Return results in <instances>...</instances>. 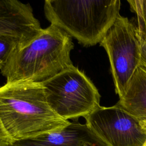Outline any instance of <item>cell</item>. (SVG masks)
<instances>
[{
  "label": "cell",
  "instance_id": "cell-1",
  "mask_svg": "<svg viewBox=\"0 0 146 146\" xmlns=\"http://www.w3.org/2000/svg\"><path fill=\"white\" fill-rule=\"evenodd\" d=\"M0 120L14 141L58 131L70 121L48 105L40 83H6L0 87Z\"/></svg>",
  "mask_w": 146,
  "mask_h": 146
},
{
  "label": "cell",
  "instance_id": "cell-2",
  "mask_svg": "<svg viewBox=\"0 0 146 146\" xmlns=\"http://www.w3.org/2000/svg\"><path fill=\"white\" fill-rule=\"evenodd\" d=\"M74 46L70 35L50 25L26 46H18L1 73L7 83H41L73 65L70 53Z\"/></svg>",
  "mask_w": 146,
  "mask_h": 146
},
{
  "label": "cell",
  "instance_id": "cell-3",
  "mask_svg": "<svg viewBox=\"0 0 146 146\" xmlns=\"http://www.w3.org/2000/svg\"><path fill=\"white\" fill-rule=\"evenodd\" d=\"M120 0H46L44 13L51 25L83 46L100 43L119 16Z\"/></svg>",
  "mask_w": 146,
  "mask_h": 146
},
{
  "label": "cell",
  "instance_id": "cell-4",
  "mask_svg": "<svg viewBox=\"0 0 146 146\" xmlns=\"http://www.w3.org/2000/svg\"><path fill=\"white\" fill-rule=\"evenodd\" d=\"M41 83L50 107L66 120H78L100 106L97 88L74 65Z\"/></svg>",
  "mask_w": 146,
  "mask_h": 146
},
{
  "label": "cell",
  "instance_id": "cell-5",
  "mask_svg": "<svg viewBox=\"0 0 146 146\" xmlns=\"http://www.w3.org/2000/svg\"><path fill=\"white\" fill-rule=\"evenodd\" d=\"M100 44L107 54L115 92L120 98L140 66L141 51L137 26L119 14Z\"/></svg>",
  "mask_w": 146,
  "mask_h": 146
},
{
  "label": "cell",
  "instance_id": "cell-6",
  "mask_svg": "<svg viewBox=\"0 0 146 146\" xmlns=\"http://www.w3.org/2000/svg\"><path fill=\"white\" fill-rule=\"evenodd\" d=\"M86 124L108 146H146V123L119 105L100 106Z\"/></svg>",
  "mask_w": 146,
  "mask_h": 146
},
{
  "label": "cell",
  "instance_id": "cell-7",
  "mask_svg": "<svg viewBox=\"0 0 146 146\" xmlns=\"http://www.w3.org/2000/svg\"><path fill=\"white\" fill-rule=\"evenodd\" d=\"M31 6L17 0H0V36L17 39L19 47L33 40L42 31Z\"/></svg>",
  "mask_w": 146,
  "mask_h": 146
},
{
  "label": "cell",
  "instance_id": "cell-8",
  "mask_svg": "<svg viewBox=\"0 0 146 146\" xmlns=\"http://www.w3.org/2000/svg\"><path fill=\"white\" fill-rule=\"evenodd\" d=\"M12 146H108L86 123L78 120L64 128L32 139L14 141Z\"/></svg>",
  "mask_w": 146,
  "mask_h": 146
},
{
  "label": "cell",
  "instance_id": "cell-9",
  "mask_svg": "<svg viewBox=\"0 0 146 146\" xmlns=\"http://www.w3.org/2000/svg\"><path fill=\"white\" fill-rule=\"evenodd\" d=\"M123 110L146 123V69L140 66L124 94L116 103Z\"/></svg>",
  "mask_w": 146,
  "mask_h": 146
},
{
  "label": "cell",
  "instance_id": "cell-10",
  "mask_svg": "<svg viewBox=\"0 0 146 146\" xmlns=\"http://www.w3.org/2000/svg\"><path fill=\"white\" fill-rule=\"evenodd\" d=\"M131 10L136 17L139 35L146 40V0L127 1Z\"/></svg>",
  "mask_w": 146,
  "mask_h": 146
},
{
  "label": "cell",
  "instance_id": "cell-11",
  "mask_svg": "<svg viewBox=\"0 0 146 146\" xmlns=\"http://www.w3.org/2000/svg\"><path fill=\"white\" fill-rule=\"evenodd\" d=\"M19 46L18 41L10 36H0V70L7 62L14 50Z\"/></svg>",
  "mask_w": 146,
  "mask_h": 146
},
{
  "label": "cell",
  "instance_id": "cell-12",
  "mask_svg": "<svg viewBox=\"0 0 146 146\" xmlns=\"http://www.w3.org/2000/svg\"><path fill=\"white\" fill-rule=\"evenodd\" d=\"M13 141L10 137L0 120V146H12Z\"/></svg>",
  "mask_w": 146,
  "mask_h": 146
},
{
  "label": "cell",
  "instance_id": "cell-13",
  "mask_svg": "<svg viewBox=\"0 0 146 146\" xmlns=\"http://www.w3.org/2000/svg\"><path fill=\"white\" fill-rule=\"evenodd\" d=\"M140 44H141V62L140 66L146 69V40L140 35Z\"/></svg>",
  "mask_w": 146,
  "mask_h": 146
}]
</instances>
